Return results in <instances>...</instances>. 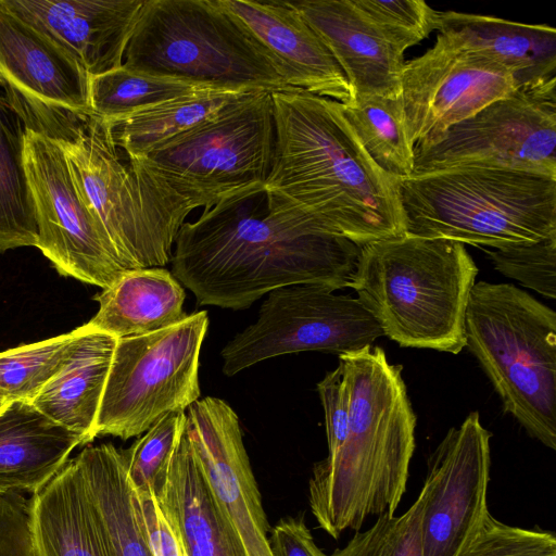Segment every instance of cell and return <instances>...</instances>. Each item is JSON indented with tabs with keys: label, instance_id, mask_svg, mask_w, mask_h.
I'll use <instances>...</instances> for the list:
<instances>
[{
	"label": "cell",
	"instance_id": "24",
	"mask_svg": "<svg viewBox=\"0 0 556 556\" xmlns=\"http://www.w3.org/2000/svg\"><path fill=\"white\" fill-rule=\"evenodd\" d=\"M117 339L87 323L62 368L31 403L76 432L81 445L97 438L96 424Z\"/></svg>",
	"mask_w": 556,
	"mask_h": 556
},
{
	"label": "cell",
	"instance_id": "12",
	"mask_svg": "<svg viewBox=\"0 0 556 556\" xmlns=\"http://www.w3.org/2000/svg\"><path fill=\"white\" fill-rule=\"evenodd\" d=\"M0 86L24 128L53 141L72 140L94 116L81 64L1 3Z\"/></svg>",
	"mask_w": 556,
	"mask_h": 556
},
{
	"label": "cell",
	"instance_id": "18",
	"mask_svg": "<svg viewBox=\"0 0 556 556\" xmlns=\"http://www.w3.org/2000/svg\"><path fill=\"white\" fill-rule=\"evenodd\" d=\"M218 1L262 46L289 87L344 105L354 102L343 71L289 1Z\"/></svg>",
	"mask_w": 556,
	"mask_h": 556
},
{
	"label": "cell",
	"instance_id": "34",
	"mask_svg": "<svg viewBox=\"0 0 556 556\" xmlns=\"http://www.w3.org/2000/svg\"><path fill=\"white\" fill-rule=\"evenodd\" d=\"M422 501L418 495L402 515L378 516L365 531H356L342 547L327 556H424L421 541Z\"/></svg>",
	"mask_w": 556,
	"mask_h": 556
},
{
	"label": "cell",
	"instance_id": "33",
	"mask_svg": "<svg viewBox=\"0 0 556 556\" xmlns=\"http://www.w3.org/2000/svg\"><path fill=\"white\" fill-rule=\"evenodd\" d=\"M186 413H169L130 447L122 450L129 483L137 494L154 493L185 430Z\"/></svg>",
	"mask_w": 556,
	"mask_h": 556
},
{
	"label": "cell",
	"instance_id": "36",
	"mask_svg": "<svg viewBox=\"0 0 556 556\" xmlns=\"http://www.w3.org/2000/svg\"><path fill=\"white\" fill-rule=\"evenodd\" d=\"M403 51L435 29L438 11L421 0H352Z\"/></svg>",
	"mask_w": 556,
	"mask_h": 556
},
{
	"label": "cell",
	"instance_id": "40",
	"mask_svg": "<svg viewBox=\"0 0 556 556\" xmlns=\"http://www.w3.org/2000/svg\"><path fill=\"white\" fill-rule=\"evenodd\" d=\"M268 541L273 556H327L316 545L303 515L281 519Z\"/></svg>",
	"mask_w": 556,
	"mask_h": 556
},
{
	"label": "cell",
	"instance_id": "11",
	"mask_svg": "<svg viewBox=\"0 0 556 556\" xmlns=\"http://www.w3.org/2000/svg\"><path fill=\"white\" fill-rule=\"evenodd\" d=\"M318 283H296L267 293L257 319L222 350V370L233 376L262 361L299 352H356L383 332L357 298Z\"/></svg>",
	"mask_w": 556,
	"mask_h": 556
},
{
	"label": "cell",
	"instance_id": "3",
	"mask_svg": "<svg viewBox=\"0 0 556 556\" xmlns=\"http://www.w3.org/2000/svg\"><path fill=\"white\" fill-rule=\"evenodd\" d=\"M350 391L343 443L313 466L308 502L333 539L370 516L394 515L405 494L416 416L402 377L379 346L339 355Z\"/></svg>",
	"mask_w": 556,
	"mask_h": 556
},
{
	"label": "cell",
	"instance_id": "16",
	"mask_svg": "<svg viewBox=\"0 0 556 556\" xmlns=\"http://www.w3.org/2000/svg\"><path fill=\"white\" fill-rule=\"evenodd\" d=\"M490 439L471 412L429 455L419 493L424 556H457L490 514Z\"/></svg>",
	"mask_w": 556,
	"mask_h": 556
},
{
	"label": "cell",
	"instance_id": "22",
	"mask_svg": "<svg viewBox=\"0 0 556 556\" xmlns=\"http://www.w3.org/2000/svg\"><path fill=\"white\" fill-rule=\"evenodd\" d=\"M79 445V434L31 402L7 403L0 410V495L38 493Z\"/></svg>",
	"mask_w": 556,
	"mask_h": 556
},
{
	"label": "cell",
	"instance_id": "32",
	"mask_svg": "<svg viewBox=\"0 0 556 556\" xmlns=\"http://www.w3.org/2000/svg\"><path fill=\"white\" fill-rule=\"evenodd\" d=\"M83 326L71 332L0 352V396L31 402L67 359Z\"/></svg>",
	"mask_w": 556,
	"mask_h": 556
},
{
	"label": "cell",
	"instance_id": "4",
	"mask_svg": "<svg viewBox=\"0 0 556 556\" xmlns=\"http://www.w3.org/2000/svg\"><path fill=\"white\" fill-rule=\"evenodd\" d=\"M275 142L271 93L249 92L128 164L165 238L187 216L264 186Z\"/></svg>",
	"mask_w": 556,
	"mask_h": 556
},
{
	"label": "cell",
	"instance_id": "20",
	"mask_svg": "<svg viewBox=\"0 0 556 556\" xmlns=\"http://www.w3.org/2000/svg\"><path fill=\"white\" fill-rule=\"evenodd\" d=\"M144 0H0L97 76L123 65Z\"/></svg>",
	"mask_w": 556,
	"mask_h": 556
},
{
	"label": "cell",
	"instance_id": "5",
	"mask_svg": "<svg viewBox=\"0 0 556 556\" xmlns=\"http://www.w3.org/2000/svg\"><path fill=\"white\" fill-rule=\"evenodd\" d=\"M478 270L465 244L405 232L361 247L351 288L401 346L458 354Z\"/></svg>",
	"mask_w": 556,
	"mask_h": 556
},
{
	"label": "cell",
	"instance_id": "7",
	"mask_svg": "<svg viewBox=\"0 0 556 556\" xmlns=\"http://www.w3.org/2000/svg\"><path fill=\"white\" fill-rule=\"evenodd\" d=\"M466 346L503 409L556 450V314L509 283L476 282L465 314Z\"/></svg>",
	"mask_w": 556,
	"mask_h": 556
},
{
	"label": "cell",
	"instance_id": "17",
	"mask_svg": "<svg viewBox=\"0 0 556 556\" xmlns=\"http://www.w3.org/2000/svg\"><path fill=\"white\" fill-rule=\"evenodd\" d=\"M185 413L193 452L247 556H273L267 518L237 414L213 396L197 400Z\"/></svg>",
	"mask_w": 556,
	"mask_h": 556
},
{
	"label": "cell",
	"instance_id": "39",
	"mask_svg": "<svg viewBox=\"0 0 556 556\" xmlns=\"http://www.w3.org/2000/svg\"><path fill=\"white\" fill-rule=\"evenodd\" d=\"M0 556H37L29 500L0 495Z\"/></svg>",
	"mask_w": 556,
	"mask_h": 556
},
{
	"label": "cell",
	"instance_id": "30",
	"mask_svg": "<svg viewBox=\"0 0 556 556\" xmlns=\"http://www.w3.org/2000/svg\"><path fill=\"white\" fill-rule=\"evenodd\" d=\"M339 106L378 167L397 180L413 175L415 151L407 134L401 97H374Z\"/></svg>",
	"mask_w": 556,
	"mask_h": 556
},
{
	"label": "cell",
	"instance_id": "27",
	"mask_svg": "<svg viewBox=\"0 0 556 556\" xmlns=\"http://www.w3.org/2000/svg\"><path fill=\"white\" fill-rule=\"evenodd\" d=\"M29 507L37 556H105L75 457L31 495Z\"/></svg>",
	"mask_w": 556,
	"mask_h": 556
},
{
	"label": "cell",
	"instance_id": "23",
	"mask_svg": "<svg viewBox=\"0 0 556 556\" xmlns=\"http://www.w3.org/2000/svg\"><path fill=\"white\" fill-rule=\"evenodd\" d=\"M435 29L462 47L504 65L519 86L556 78V30L507 20L438 12Z\"/></svg>",
	"mask_w": 556,
	"mask_h": 556
},
{
	"label": "cell",
	"instance_id": "28",
	"mask_svg": "<svg viewBox=\"0 0 556 556\" xmlns=\"http://www.w3.org/2000/svg\"><path fill=\"white\" fill-rule=\"evenodd\" d=\"M249 92L200 90L108 124L115 144L128 160L136 159L213 116Z\"/></svg>",
	"mask_w": 556,
	"mask_h": 556
},
{
	"label": "cell",
	"instance_id": "29",
	"mask_svg": "<svg viewBox=\"0 0 556 556\" xmlns=\"http://www.w3.org/2000/svg\"><path fill=\"white\" fill-rule=\"evenodd\" d=\"M25 128L0 94V254L36 247L38 228L24 164Z\"/></svg>",
	"mask_w": 556,
	"mask_h": 556
},
{
	"label": "cell",
	"instance_id": "15",
	"mask_svg": "<svg viewBox=\"0 0 556 556\" xmlns=\"http://www.w3.org/2000/svg\"><path fill=\"white\" fill-rule=\"evenodd\" d=\"M517 88L500 62L439 34L432 48L403 68L400 97L409 140L426 147Z\"/></svg>",
	"mask_w": 556,
	"mask_h": 556
},
{
	"label": "cell",
	"instance_id": "10",
	"mask_svg": "<svg viewBox=\"0 0 556 556\" xmlns=\"http://www.w3.org/2000/svg\"><path fill=\"white\" fill-rule=\"evenodd\" d=\"M414 151L413 175L485 165L556 178V78L519 86Z\"/></svg>",
	"mask_w": 556,
	"mask_h": 556
},
{
	"label": "cell",
	"instance_id": "37",
	"mask_svg": "<svg viewBox=\"0 0 556 556\" xmlns=\"http://www.w3.org/2000/svg\"><path fill=\"white\" fill-rule=\"evenodd\" d=\"M457 556H556L551 531L506 525L489 514Z\"/></svg>",
	"mask_w": 556,
	"mask_h": 556
},
{
	"label": "cell",
	"instance_id": "26",
	"mask_svg": "<svg viewBox=\"0 0 556 556\" xmlns=\"http://www.w3.org/2000/svg\"><path fill=\"white\" fill-rule=\"evenodd\" d=\"M80 467L105 556H153L122 450L111 443L85 447Z\"/></svg>",
	"mask_w": 556,
	"mask_h": 556
},
{
	"label": "cell",
	"instance_id": "6",
	"mask_svg": "<svg viewBox=\"0 0 556 556\" xmlns=\"http://www.w3.org/2000/svg\"><path fill=\"white\" fill-rule=\"evenodd\" d=\"M406 232L503 249L556 237V178L462 165L399 180Z\"/></svg>",
	"mask_w": 556,
	"mask_h": 556
},
{
	"label": "cell",
	"instance_id": "25",
	"mask_svg": "<svg viewBox=\"0 0 556 556\" xmlns=\"http://www.w3.org/2000/svg\"><path fill=\"white\" fill-rule=\"evenodd\" d=\"M185 298L184 288L168 270L129 269L94 296L99 309L87 324L116 339L153 333L188 316L182 309Z\"/></svg>",
	"mask_w": 556,
	"mask_h": 556
},
{
	"label": "cell",
	"instance_id": "41",
	"mask_svg": "<svg viewBox=\"0 0 556 556\" xmlns=\"http://www.w3.org/2000/svg\"><path fill=\"white\" fill-rule=\"evenodd\" d=\"M136 493V492H135ZM140 515L153 556H186L153 493L137 494Z\"/></svg>",
	"mask_w": 556,
	"mask_h": 556
},
{
	"label": "cell",
	"instance_id": "42",
	"mask_svg": "<svg viewBox=\"0 0 556 556\" xmlns=\"http://www.w3.org/2000/svg\"><path fill=\"white\" fill-rule=\"evenodd\" d=\"M7 405V402L0 396V410Z\"/></svg>",
	"mask_w": 556,
	"mask_h": 556
},
{
	"label": "cell",
	"instance_id": "31",
	"mask_svg": "<svg viewBox=\"0 0 556 556\" xmlns=\"http://www.w3.org/2000/svg\"><path fill=\"white\" fill-rule=\"evenodd\" d=\"M205 89L214 88L140 73L122 65L90 76L89 98L94 116L113 124L160 103Z\"/></svg>",
	"mask_w": 556,
	"mask_h": 556
},
{
	"label": "cell",
	"instance_id": "9",
	"mask_svg": "<svg viewBox=\"0 0 556 556\" xmlns=\"http://www.w3.org/2000/svg\"><path fill=\"white\" fill-rule=\"evenodd\" d=\"M207 325V313L201 311L166 329L117 339L96 435L138 437L199 400V356Z\"/></svg>",
	"mask_w": 556,
	"mask_h": 556
},
{
	"label": "cell",
	"instance_id": "8",
	"mask_svg": "<svg viewBox=\"0 0 556 556\" xmlns=\"http://www.w3.org/2000/svg\"><path fill=\"white\" fill-rule=\"evenodd\" d=\"M123 66L219 90L273 93L291 88L218 0H144Z\"/></svg>",
	"mask_w": 556,
	"mask_h": 556
},
{
	"label": "cell",
	"instance_id": "2",
	"mask_svg": "<svg viewBox=\"0 0 556 556\" xmlns=\"http://www.w3.org/2000/svg\"><path fill=\"white\" fill-rule=\"evenodd\" d=\"M275 142L268 200L358 247L406 232L399 180L369 157L339 102L289 88L271 93Z\"/></svg>",
	"mask_w": 556,
	"mask_h": 556
},
{
	"label": "cell",
	"instance_id": "19",
	"mask_svg": "<svg viewBox=\"0 0 556 556\" xmlns=\"http://www.w3.org/2000/svg\"><path fill=\"white\" fill-rule=\"evenodd\" d=\"M289 2L343 71L354 101L400 97L404 51L352 0Z\"/></svg>",
	"mask_w": 556,
	"mask_h": 556
},
{
	"label": "cell",
	"instance_id": "13",
	"mask_svg": "<svg viewBox=\"0 0 556 556\" xmlns=\"http://www.w3.org/2000/svg\"><path fill=\"white\" fill-rule=\"evenodd\" d=\"M24 164L34 200L38 248L64 277L112 286L128 270L83 202L61 147L25 129Z\"/></svg>",
	"mask_w": 556,
	"mask_h": 556
},
{
	"label": "cell",
	"instance_id": "14",
	"mask_svg": "<svg viewBox=\"0 0 556 556\" xmlns=\"http://www.w3.org/2000/svg\"><path fill=\"white\" fill-rule=\"evenodd\" d=\"M66 155L76 189L125 267H163L173 244L151 215L111 126L91 116L72 140L55 141Z\"/></svg>",
	"mask_w": 556,
	"mask_h": 556
},
{
	"label": "cell",
	"instance_id": "35",
	"mask_svg": "<svg viewBox=\"0 0 556 556\" xmlns=\"http://www.w3.org/2000/svg\"><path fill=\"white\" fill-rule=\"evenodd\" d=\"M494 268L540 294L556 298V237L486 251Z\"/></svg>",
	"mask_w": 556,
	"mask_h": 556
},
{
	"label": "cell",
	"instance_id": "1",
	"mask_svg": "<svg viewBox=\"0 0 556 556\" xmlns=\"http://www.w3.org/2000/svg\"><path fill=\"white\" fill-rule=\"evenodd\" d=\"M359 252L275 206L262 186L185 222L170 262L199 305L242 309L291 285L351 288Z\"/></svg>",
	"mask_w": 556,
	"mask_h": 556
},
{
	"label": "cell",
	"instance_id": "38",
	"mask_svg": "<svg viewBox=\"0 0 556 556\" xmlns=\"http://www.w3.org/2000/svg\"><path fill=\"white\" fill-rule=\"evenodd\" d=\"M325 413L328 455L334 454L344 441L350 417V391L343 363L329 371L317 384Z\"/></svg>",
	"mask_w": 556,
	"mask_h": 556
},
{
	"label": "cell",
	"instance_id": "21",
	"mask_svg": "<svg viewBox=\"0 0 556 556\" xmlns=\"http://www.w3.org/2000/svg\"><path fill=\"white\" fill-rule=\"evenodd\" d=\"M153 494L186 556H247L213 495L186 426Z\"/></svg>",
	"mask_w": 556,
	"mask_h": 556
}]
</instances>
